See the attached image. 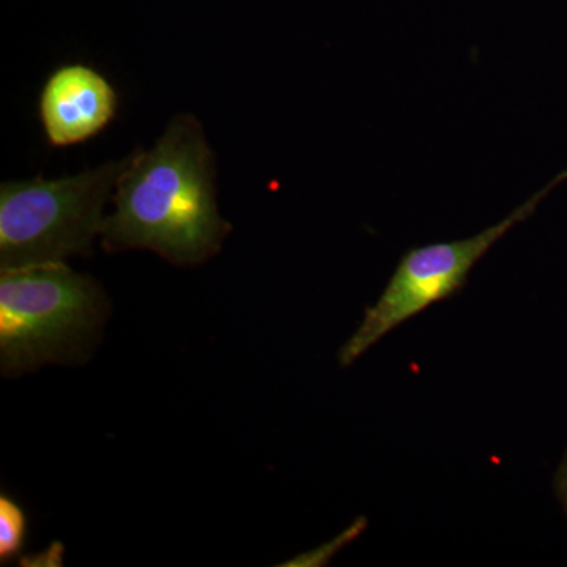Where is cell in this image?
I'll use <instances>...</instances> for the list:
<instances>
[{"label": "cell", "mask_w": 567, "mask_h": 567, "mask_svg": "<svg viewBox=\"0 0 567 567\" xmlns=\"http://www.w3.org/2000/svg\"><path fill=\"white\" fill-rule=\"evenodd\" d=\"M547 186L537 193L527 204L518 207L506 219L488 227L484 233L466 240L451 244H435L423 248L410 249L391 276L386 289L374 306L365 309L360 327L352 338L342 346L339 363L349 368L358 358L363 357L395 328L406 320L425 311L429 306L446 300L465 286L466 276L472 268L516 224L525 221L544 196L550 192Z\"/></svg>", "instance_id": "obj_4"}, {"label": "cell", "mask_w": 567, "mask_h": 567, "mask_svg": "<svg viewBox=\"0 0 567 567\" xmlns=\"http://www.w3.org/2000/svg\"><path fill=\"white\" fill-rule=\"evenodd\" d=\"M215 155L203 126L177 115L151 151L126 158L104 218L106 251L148 249L177 265L219 252L230 233L216 204Z\"/></svg>", "instance_id": "obj_1"}, {"label": "cell", "mask_w": 567, "mask_h": 567, "mask_svg": "<svg viewBox=\"0 0 567 567\" xmlns=\"http://www.w3.org/2000/svg\"><path fill=\"white\" fill-rule=\"evenodd\" d=\"M28 539V518L9 495L0 496V559L2 565L21 554Z\"/></svg>", "instance_id": "obj_6"}, {"label": "cell", "mask_w": 567, "mask_h": 567, "mask_svg": "<svg viewBox=\"0 0 567 567\" xmlns=\"http://www.w3.org/2000/svg\"><path fill=\"white\" fill-rule=\"evenodd\" d=\"M368 527V520L364 517L357 518L349 528L344 532L339 533L334 539L330 543L323 544V546L315 548V550L306 551V554L298 555L297 558L290 559L289 563L282 566H298V567H316L327 566L330 559L334 557L338 551L342 548L352 544L357 537L363 535V532Z\"/></svg>", "instance_id": "obj_7"}, {"label": "cell", "mask_w": 567, "mask_h": 567, "mask_svg": "<svg viewBox=\"0 0 567 567\" xmlns=\"http://www.w3.org/2000/svg\"><path fill=\"white\" fill-rule=\"evenodd\" d=\"M117 107L111 82L84 63L52 71L40 93L41 126L52 147H71L99 136L114 121Z\"/></svg>", "instance_id": "obj_5"}, {"label": "cell", "mask_w": 567, "mask_h": 567, "mask_svg": "<svg viewBox=\"0 0 567 567\" xmlns=\"http://www.w3.org/2000/svg\"><path fill=\"white\" fill-rule=\"evenodd\" d=\"M555 494H557L558 502L561 503L563 511L567 516V451L563 457L561 464L557 470L554 481Z\"/></svg>", "instance_id": "obj_8"}, {"label": "cell", "mask_w": 567, "mask_h": 567, "mask_svg": "<svg viewBox=\"0 0 567 567\" xmlns=\"http://www.w3.org/2000/svg\"><path fill=\"white\" fill-rule=\"evenodd\" d=\"M110 312L91 276L65 262L10 268L0 275V368L21 375L48 363H80Z\"/></svg>", "instance_id": "obj_2"}, {"label": "cell", "mask_w": 567, "mask_h": 567, "mask_svg": "<svg viewBox=\"0 0 567 567\" xmlns=\"http://www.w3.org/2000/svg\"><path fill=\"white\" fill-rule=\"evenodd\" d=\"M126 158L69 177L0 186V270L89 256Z\"/></svg>", "instance_id": "obj_3"}]
</instances>
